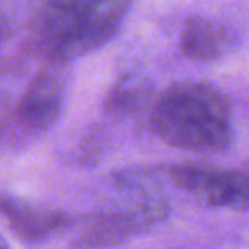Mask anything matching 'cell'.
I'll return each instance as SVG.
<instances>
[{
	"mask_svg": "<svg viewBox=\"0 0 249 249\" xmlns=\"http://www.w3.org/2000/svg\"><path fill=\"white\" fill-rule=\"evenodd\" d=\"M150 124L167 145L215 154L231 143V103L212 84L176 82L167 87L154 104Z\"/></svg>",
	"mask_w": 249,
	"mask_h": 249,
	"instance_id": "6da1fadb",
	"label": "cell"
},
{
	"mask_svg": "<svg viewBox=\"0 0 249 249\" xmlns=\"http://www.w3.org/2000/svg\"><path fill=\"white\" fill-rule=\"evenodd\" d=\"M65 87V63H46L16 104L7 135H12L14 142H26L31 137L46 132L62 111Z\"/></svg>",
	"mask_w": 249,
	"mask_h": 249,
	"instance_id": "3957f363",
	"label": "cell"
},
{
	"mask_svg": "<svg viewBox=\"0 0 249 249\" xmlns=\"http://www.w3.org/2000/svg\"><path fill=\"white\" fill-rule=\"evenodd\" d=\"M132 0H50L33 26V50L46 63L94 52L116 33Z\"/></svg>",
	"mask_w": 249,
	"mask_h": 249,
	"instance_id": "7a4b0ae2",
	"label": "cell"
},
{
	"mask_svg": "<svg viewBox=\"0 0 249 249\" xmlns=\"http://www.w3.org/2000/svg\"><path fill=\"white\" fill-rule=\"evenodd\" d=\"M167 215L162 200H145L128 208H116L89 220L82 242L87 246H107L159 224Z\"/></svg>",
	"mask_w": 249,
	"mask_h": 249,
	"instance_id": "5b68a950",
	"label": "cell"
},
{
	"mask_svg": "<svg viewBox=\"0 0 249 249\" xmlns=\"http://www.w3.org/2000/svg\"><path fill=\"white\" fill-rule=\"evenodd\" d=\"M231 45V35L222 24L205 18H191L181 31V52L195 62L217 60Z\"/></svg>",
	"mask_w": 249,
	"mask_h": 249,
	"instance_id": "52a82bcc",
	"label": "cell"
},
{
	"mask_svg": "<svg viewBox=\"0 0 249 249\" xmlns=\"http://www.w3.org/2000/svg\"><path fill=\"white\" fill-rule=\"evenodd\" d=\"M150 86L147 80L137 75L121 79L106 99V107L109 113H132L137 111L150 94Z\"/></svg>",
	"mask_w": 249,
	"mask_h": 249,
	"instance_id": "ba28073f",
	"label": "cell"
},
{
	"mask_svg": "<svg viewBox=\"0 0 249 249\" xmlns=\"http://www.w3.org/2000/svg\"><path fill=\"white\" fill-rule=\"evenodd\" d=\"M166 176L208 207L235 210L249 207V171L246 169L184 164L166 167Z\"/></svg>",
	"mask_w": 249,
	"mask_h": 249,
	"instance_id": "277c9868",
	"label": "cell"
},
{
	"mask_svg": "<svg viewBox=\"0 0 249 249\" xmlns=\"http://www.w3.org/2000/svg\"><path fill=\"white\" fill-rule=\"evenodd\" d=\"M2 210L12 231L26 241H38V239L48 237L72 224V217L69 213L36 208L16 198H4Z\"/></svg>",
	"mask_w": 249,
	"mask_h": 249,
	"instance_id": "8992f818",
	"label": "cell"
}]
</instances>
